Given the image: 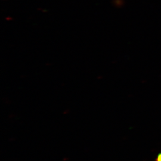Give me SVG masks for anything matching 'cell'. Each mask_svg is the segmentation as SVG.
Listing matches in <instances>:
<instances>
[{
  "mask_svg": "<svg viewBox=\"0 0 161 161\" xmlns=\"http://www.w3.org/2000/svg\"><path fill=\"white\" fill-rule=\"evenodd\" d=\"M155 161H161V153H159L156 158Z\"/></svg>",
  "mask_w": 161,
  "mask_h": 161,
  "instance_id": "cell-1",
  "label": "cell"
}]
</instances>
